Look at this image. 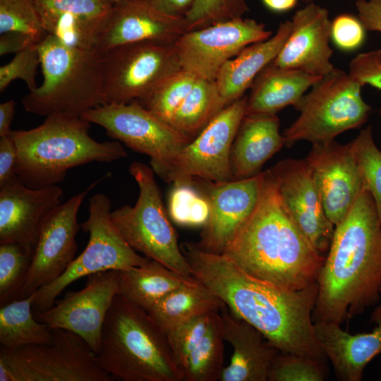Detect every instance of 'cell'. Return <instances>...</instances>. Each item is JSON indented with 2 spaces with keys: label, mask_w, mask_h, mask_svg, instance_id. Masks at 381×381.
<instances>
[{
  "label": "cell",
  "mask_w": 381,
  "mask_h": 381,
  "mask_svg": "<svg viewBox=\"0 0 381 381\" xmlns=\"http://www.w3.org/2000/svg\"><path fill=\"white\" fill-rule=\"evenodd\" d=\"M180 247L193 277L279 351L325 363L327 358L313 329L318 282L301 290L285 289L248 274L223 253L206 251L192 242Z\"/></svg>",
  "instance_id": "6da1fadb"
},
{
  "label": "cell",
  "mask_w": 381,
  "mask_h": 381,
  "mask_svg": "<svg viewBox=\"0 0 381 381\" xmlns=\"http://www.w3.org/2000/svg\"><path fill=\"white\" fill-rule=\"evenodd\" d=\"M317 282L313 322L341 325L380 301L381 220L368 191L361 190L335 226Z\"/></svg>",
  "instance_id": "7a4b0ae2"
},
{
  "label": "cell",
  "mask_w": 381,
  "mask_h": 381,
  "mask_svg": "<svg viewBox=\"0 0 381 381\" xmlns=\"http://www.w3.org/2000/svg\"><path fill=\"white\" fill-rule=\"evenodd\" d=\"M223 254L253 277L292 291L317 282L325 259L285 209L270 170L253 211Z\"/></svg>",
  "instance_id": "3957f363"
},
{
  "label": "cell",
  "mask_w": 381,
  "mask_h": 381,
  "mask_svg": "<svg viewBox=\"0 0 381 381\" xmlns=\"http://www.w3.org/2000/svg\"><path fill=\"white\" fill-rule=\"evenodd\" d=\"M90 123L81 116L52 114L36 128L12 130L10 135L18 151L17 176L26 186L40 188L63 181L71 168L127 156L119 141L99 143L91 138Z\"/></svg>",
  "instance_id": "277c9868"
},
{
  "label": "cell",
  "mask_w": 381,
  "mask_h": 381,
  "mask_svg": "<svg viewBox=\"0 0 381 381\" xmlns=\"http://www.w3.org/2000/svg\"><path fill=\"white\" fill-rule=\"evenodd\" d=\"M100 368L123 381H183L166 332L145 310L114 298L96 353Z\"/></svg>",
  "instance_id": "5b68a950"
},
{
  "label": "cell",
  "mask_w": 381,
  "mask_h": 381,
  "mask_svg": "<svg viewBox=\"0 0 381 381\" xmlns=\"http://www.w3.org/2000/svg\"><path fill=\"white\" fill-rule=\"evenodd\" d=\"M38 49L44 79L23 97L27 111L80 116L105 104L102 55L95 49L68 47L49 34L38 44Z\"/></svg>",
  "instance_id": "8992f818"
},
{
  "label": "cell",
  "mask_w": 381,
  "mask_h": 381,
  "mask_svg": "<svg viewBox=\"0 0 381 381\" xmlns=\"http://www.w3.org/2000/svg\"><path fill=\"white\" fill-rule=\"evenodd\" d=\"M362 87L349 73L336 68L320 78L294 106L300 114L284 131V145L291 147L301 140L328 143L363 124L371 107L362 97Z\"/></svg>",
  "instance_id": "52a82bcc"
},
{
  "label": "cell",
  "mask_w": 381,
  "mask_h": 381,
  "mask_svg": "<svg viewBox=\"0 0 381 381\" xmlns=\"http://www.w3.org/2000/svg\"><path fill=\"white\" fill-rule=\"evenodd\" d=\"M129 173L138 186V200L134 206L124 205L111 212L114 225L135 251L183 276L193 277L167 216L152 167L133 162Z\"/></svg>",
  "instance_id": "ba28073f"
},
{
  "label": "cell",
  "mask_w": 381,
  "mask_h": 381,
  "mask_svg": "<svg viewBox=\"0 0 381 381\" xmlns=\"http://www.w3.org/2000/svg\"><path fill=\"white\" fill-rule=\"evenodd\" d=\"M96 353L78 334L52 329L45 344L15 349L0 346V381H109Z\"/></svg>",
  "instance_id": "9c48e42d"
},
{
  "label": "cell",
  "mask_w": 381,
  "mask_h": 381,
  "mask_svg": "<svg viewBox=\"0 0 381 381\" xmlns=\"http://www.w3.org/2000/svg\"><path fill=\"white\" fill-rule=\"evenodd\" d=\"M111 202L102 193L89 200V216L80 224L89 233L85 250L75 258L56 279L35 292L34 313L51 308L56 298L73 282L108 270H124L140 266L150 258L137 253L125 241L111 219Z\"/></svg>",
  "instance_id": "30bf717a"
},
{
  "label": "cell",
  "mask_w": 381,
  "mask_h": 381,
  "mask_svg": "<svg viewBox=\"0 0 381 381\" xmlns=\"http://www.w3.org/2000/svg\"><path fill=\"white\" fill-rule=\"evenodd\" d=\"M246 102L243 96L227 105L169 163L153 171L173 184L232 181L231 150Z\"/></svg>",
  "instance_id": "8fae6325"
},
{
  "label": "cell",
  "mask_w": 381,
  "mask_h": 381,
  "mask_svg": "<svg viewBox=\"0 0 381 381\" xmlns=\"http://www.w3.org/2000/svg\"><path fill=\"white\" fill-rule=\"evenodd\" d=\"M102 57L105 104L140 102L181 69L174 44L130 43L111 49Z\"/></svg>",
  "instance_id": "7c38bea8"
},
{
  "label": "cell",
  "mask_w": 381,
  "mask_h": 381,
  "mask_svg": "<svg viewBox=\"0 0 381 381\" xmlns=\"http://www.w3.org/2000/svg\"><path fill=\"white\" fill-rule=\"evenodd\" d=\"M80 116L104 128L110 138L149 156L153 171L169 163L192 140L137 100L102 104Z\"/></svg>",
  "instance_id": "4fadbf2b"
},
{
  "label": "cell",
  "mask_w": 381,
  "mask_h": 381,
  "mask_svg": "<svg viewBox=\"0 0 381 381\" xmlns=\"http://www.w3.org/2000/svg\"><path fill=\"white\" fill-rule=\"evenodd\" d=\"M271 36L264 23L242 18L187 31L174 45L182 69L200 78L215 80L228 61L247 46Z\"/></svg>",
  "instance_id": "5bb4252c"
},
{
  "label": "cell",
  "mask_w": 381,
  "mask_h": 381,
  "mask_svg": "<svg viewBox=\"0 0 381 381\" xmlns=\"http://www.w3.org/2000/svg\"><path fill=\"white\" fill-rule=\"evenodd\" d=\"M109 175L61 203L47 215L34 250L21 298L56 279L75 259L78 249L75 236L80 227L78 222L79 208L87 194Z\"/></svg>",
  "instance_id": "9a60e30c"
},
{
  "label": "cell",
  "mask_w": 381,
  "mask_h": 381,
  "mask_svg": "<svg viewBox=\"0 0 381 381\" xmlns=\"http://www.w3.org/2000/svg\"><path fill=\"white\" fill-rule=\"evenodd\" d=\"M118 294L119 272H98L87 277L83 289L67 292L51 308L35 313V316L50 329L78 334L97 353L106 316Z\"/></svg>",
  "instance_id": "2e32d148"
},
{
  "label": "cell",
  "mask_w": 381,
  "mask_h": 381,
  "mask_svg": "<svg viewBox=\"0 0 381 381\" xmlns=\"http://www.w3.org/2000/svg\"><path fill=\"white\" fill-rule=\"evenodd\" d=\"M270 171L285 209L312 246L323 255L328 251L335 226L326 215L307 161L284 159Z\"/></svg>",
  "instance_id": "e0dca14e"
},
{
  "label": "cell",
  "mask_w": 381,
  "mask_h": 381,
  "mask_svg": "<svg viewBox=\"0 0 381 381\" xmlns=\"http://www.w3.org/2000/svg\"><path fill=\"white\" fill-rule=\"evenodd\" d=\"M264 176L265 171L246 179L206 184L210 214L197 243L199 247L210 253H224L253 211Z\"/></svg>",
  "instance_id": "ac0fdd59"
},
{
  "label": "cell",
  "mask_w": 381,
  "mask_h": 381,
  "mask_svg": "<svg viewBox=\"0 0 381 381\" xmlns=\"http://www.w3.org/2000/svg\"><path fill=\"white\" fill-rule=\"evenodd\" d=\"M326 215L335 226L346 216L363 189L350 143L334 140L313 144L306 158Z\"/></svg>",
  "instance_id": "d6986e66"
},
{
  "label": "cell",
  "mask_w": 381,
  "mask_h": 381,
  "mask_svg": "<svg viewBox=\"0 0 381 381\" xmlns=\"http://www.w3.org/2000/svg\"><path fill=\"white\" fill-rule=\"evenodd\" d=\"M186 32L183 17L162 13L144 0H126L114 4L95 50L102 55L134 42L174 44Z\"/></svg>",
  "instance_id": "ffe728a7"
},
{
  "label": "cell",
  "mask_w": 381,
  "mask_h": 381,
  "mask_svg": "<svg viewBox=\"0 0 381 381\" xmlns=\"http://www.w3.org/2000/svg\"><path fill=\"white\" fill-rule=\"evenodd\" d=\"M62 199L59 186L31 188L18 176L0 186V243H18L34 251L46 217Z\"/></svg>",
  "instance_id": "44dd1931"
},
{
  "label": "cell",
  "mask_w": 381,
  "mask_h": 381,
  "mask_svg": "<svg viewBox=\"0 0 381 381\" xmlns=\"http://www.w3.org/2000/svg\"><path fill=\"white\" fill-rule=\"evenodd\" d=\"M291 32L272 67L297 69L322 77L334 68L329 46L331 23L327 8L313 2L296 11L291 18Z\"/></svg>",
  "instance_id": "7402d4cb"
},
{
  "label": "cell",
  "mask_w": 381,
  "mask_h": 381,
  "mask_svg": "<svg viewBox=\"0 0 381 381\" xmlns=\"http://www.w3.org/2000/svg\"><path fill=\"white\" fill-rule=\"evenodd\" d=\"M46 32L64 44L95 49L114 3L105 0H34Z\"/></svg>",
  "instance_id": "603a6c76"
},
{
  "label": "cell",
  "mask_w": 381,
  "mask_h": 381,
  "mask_svg": "<svg viewBox=\"0 0 381 381\" xmlns=\"http://www.w3.org/2000/svg\"><path fill=\"white\" fill-rule=\"evenodd\" d=\"M371 321L375 324L372 332L356 334L344 331L336 322H314L316 339L339 380H362L366 365L381 354V304L372 313Z\"/></svg>",
  "instance_id": "cb8c5ba5"
},
{
  "label": "cell",
  "mask_w": 381,
  "mask_h": 381,
  "mask_svg": "<svg viewBox=\"0 0 381 381\" xmlns=\"http://www.w3.org/2000/svg\"><path fill=\"white\" fill-rule=\"evenodd\" d=\"M224 341L233 348L229 364L220 381H267L277 355L280 352L255 327L235 315L225 306L219 312Z\"/></svg>",
  "instance_id": "d4e9b609"
},
{
  "label": "cell",
  "mask_w": 381,
  "mask_h": 381,
  "mask_svg": "<svg viewBox=\"0 0 381 381\" xmlns=\"http://www.w3.org/2000/svg\"><path fill=\"white\" fill-rule=\"evenodd\" d=\"M277 114H245L231 146L233 180L253 176L284 144Z\"/></svg>",
  "instance_id": "484cf974"
},
{
  "label": "cell",
  "mask_w": 381,
  "mask_h": 381,
  "mask_svg": "<svg viewBox=\"0 0 381 381\" xmlns=\"http://www.w3.org/2000/svg\"><path fill=\"white\" fill-rule=\"evenodd\" d=\"M291 26V20L280 23L273 36L247 46L222 67L215 82L226 106L243 97L259 73L277 56Z\"/></svg>",
  "instance_id": "4316f807"
},
{
  "label": "cell",
  "mask_w": 381,
  "mask_h": 381,
  "mask_svg": "<svg viewBox=\"0 0 381 381\" xmlns=\"http://www.w3.org/2000/svg\"><path fill=\"white\" fill-rule=\"evenodd\" d=\"M320 78L297 69L267 65L257 75L247 97L245 114H277L294 106Z\"/></svg>",
  "instance_id": "83f0119b"
},
{
  "label": "cell",
  "mask_w": 381,
  "mask_h": 381,
  "mask_svg": "<svg viewBox=\"0 0 381 381\" xmlns=\"http://www.w3.org/2000/svg\"><path fill=\"white\" fill-rule=\"evenodd\" d=\"M225 306L217 295L193 277L169 292L147 312L167 334L197 316L219 313Z\"/></svg>",
  "instance_id": "f1b7e54d"
},
{
  "label": "cell",
  "mask_w": 381,
  "mask_h": 381,
  "mask_svg": "<svg viewBox=\"0 0 381 381\" xmlns=\"http://www.w3.org/2000/svg\"><path fill=\"white\" fill-rule=\"evenodd\" d=\"M119 272V294L148 311L173 289L192 279L150 259L140 266Z\"/></svg>",
  "instance_id": "f546056e"
},
{
  "label": "cell",
  "mask_w": 381,
  "mask_h": 381,
  "mask_svg": "<svg viewBox=\"0 0 381 381\" xmlns=\"http://www.w3.org/2000/svg\"><path fill=\"white\" fill-rule=\"evenodd\" d=\"M34 294L13 301L0 308V345L6 349L48 343L52 329L32 314Z\"/></svg>",
  "instance_id": "4dcf8cb0"
},
{
  "label": "cell",
  "mask_w": 381,
  "mask_h": 381,
  "mask_svg": "<svg viewBox=\"0 0 381 381\" xmlns=\"http://www.w3.org/2000/svg\"><path fill=\"white\" fill-rule=\"evenodd\" d=\"M226 107L215 80L199 78L170 125L193 140Z\"/></svg>",
  "instance_id": "1f68e13d"
},
{
  "label": "cell",
  "mask_w": 381,
  "mask_h": 381,
  "mask_svg": "<svg viewBox=\"0 0 381 381\" xmlns=\"http://www.w3.org/2000/svg\"><path fill=\"white\" fill-rule=\"evenodd\" d=\"M224 341L222 317L217 313L182 367L183 381L219 380L224 368Z\"/></svg>",
  "instance_id": "d6a6232c"
},
{
  "label": "cell",
  "mask_w": 381,
  "mask_h": 381,
  "mask_svg": "<svg viewBox=\"0 0 381 381\" xmlns=\"http://www.w3.org/2000/svg\"><path fill=\"white\" fill-rule=\"evenodd\" d=\"M34 251L13 242L0 243V305L21 298Z\"/></svg>",
  "instance_id": "836d02e7"
},
{
  "label": "cell",
  "mask_w": 381,
  "mask_h": 381,
  "mask_svg": "<svg viewBox=\"0 0 381 381\" xmlns=\"http://www.w3.org/2000/svg\"><path fill=\"white\" fill-rule=\"evenodd\" d=\"M198 78L194 73L181 68L165 78L143 101L139 102L170 125L175 112Z\"/></svg>",
  "instance_id": "e575fe53"
},
{
  "label": "cell",
  "mask_w": 381,
  "mask_h": 381,
  "mask_svg": "<svg viewBox=\"0 0 381 381\" xmlns=\"http://www.w3.org/2000/svg\"><path fill=\"white\" fill-rule=\"evenodd\" d=\"M350 145L363 189L372 195L381 220V151L374 142L371 126L361 130Z\"/></svg>",
  "instance_id": "d590c367"
},
{
  "label": "cell",
  "mask_w": 381,
  "mask_h": 381,
  "mask_svg": "<svg viewBox=\"0 0 381 381\" xmlns=\"http://www.w3.org/2000/svg\"><path fill=\"white\" fill-rule=\"evenodd\" d=\"M191 183H176L169 193L168 212L171 219L182 226H204L210 214V205Z\"/></svg>",
  "instance_id": "8d00e7d4"
},
{
  "label": "cell",
  "mask_w": 381,
  "mask_h": 381,
  "mask_svg": "<svg viewBox=\"0 0 381 381\" xmlns=\"http://www.w3.org/2000/svg\"><path fill=\"white\" fill-rule=\"evenodd\" d=\"M9 31L27 34L37 44L47 37L34 0H0V33Z\"/></svg>",
  "instance_id": "74e56055"
},
{
  "label": "cell",
  "mask_w": 381,
  "mask_h": 381,
  "mask_svg": "<svg viewBox=\"0 0 381 381\" xmlns=\"http://www.w3.org/2000/svg\"><path fill=\"white\" fill-rule=\"evenodd\" d=\"M246 0H194L184 16L186 32L243 18Z\"/></svg>",
  "instance_id": "f35d334b"
},
{
  "label": "cell",
  "mask_w": 381,
  "mask_h": 381,
  "mask_svg": "<svg viewBox=\"0 0 381 381\" xmlns=\"http://www.w3.org/2000/svg\"><path fill=\"white\" fill-rule=\"evenodd\" d=\"M324 363L307 357L279 352L272 365L269 381H322Z\"/></svg>",
  "instance_id": "ab89813d"
},
{
  "label": "cell",
  "mask_w": 381,
  "mask_h": 381,
  "mask_svg": "<svg viewBox=\"0 0 381 381\" xmlns=\"http://www.w3.org/2000/svg\"><path fill=\"white\" fill-rule=\"evenodd\" d=\"M216 313L217 312H211L197 316L167 333L173 356L181 372L188 355L207 332Z\"/></svg>",
  "instance_id": "60d3db41"
},
{
  "label": "cell",
  "mask_w": 381,
  "mask_h": 381,
  "mask_svg": "<svg viewBox=\"0 0 381 381\" xmlns=\"http://www.w3.org/2000/svg\"><path fill=\"white\" fill-rule=\"evenodd\" d=\"M41 65L38 44L34 43L16 54L13 59L0 68V92L16 79L23 80L30 91L37 88L36 74Z\"/></svg>",
  "instance_id": "b9f144b4"
},
{
  "label": "cell",
  "mask_w": 381,
  "mask_h": 381,
  "mask_svg": "<svg viewBox=\"0 0 381 381\" xmlns=\"http://www.w3.org/2000/svg\"><path fill=\"white\" fill-rule=\"evenodd\" d=\"M365 31L359 18L351 14L339 15L331 23V39L343 51L358 49L364 41Z\"/></svg>",
  "instance_id": "7bdbcfd3"
},
{
  "label": "cell",
  "mask_w": 381,
  "mask_h": 381,
  "mask_svg": "<svg viewBox=\"0 0 381 381\" xmlns=\"http://www.w3.org/2000/svg\"><path fill=\"white\" fill-rule=\"evenodd\" d=\"M349 75L362 87L381 90V49L356 56L349 64Z\"/></svg>",
  "instance_id": "ee69618b"
},
{
  "label": "cell",
  "mask_w": 381,
  "mask_h": 381,
  "mask_svg": "<svg viewBox=\"0 0 381 381\" xmlns=\"http://www.w3.org/2000/svg\"><path fill=\"white\" fill-rule=\"evenodd\" d=\"M17 158V147L13 138L11 135L0 138V186L17 176L15 173Z\"/></svg>",
  "instance_id": "f6af8a7d"
},
{
  "label": "cell",
  "mask_w": 381,
  "mask_h": 381,
  "mask_svg": "<svg viewBox=\"0 0 381 381\" xmlns=\"http://www.w3.org/2000/svg\"><path fill=\"white\" fill-rule=\"evenodd\" d=\"M356 7L365 30L381 32V0H357Z\"/></svg>",
  "instance_id": "bcb514c9"
},
{
  "label": "cell",
  "mask_w": 381,
  "mask_h": 381,
  "mask_svg": "<svg viewBox=\"0 0 381 381\" xmlns=\"http://www.w3.org/2000/svg\"><path fill=\"white\" fill-rule=\"evenodd\" d=\"M34 43L36 42L27 34L17 31L4 32L0 37V55L16 54Z\"/></svg>",
  "instance_id": "7dc6e473"
},
{
  "label": "cell",
  "mask_w": 381,
  "mask_h": 381,
  "mask_svg": "<svg viewBox=\"0 0 381 381\" xmlns=\"http://www.w3.org/2000/svg\"><path fill=\"white\" fill-rule=\"evenodd\" d=\"M158 11L174 16L183 17L194 0H144Z\"/></svg>",
  "instance_id": "c3c4849f"
},
{
  "label": "cell",
  "mask_w": 381,
  "mask_h": 381,
  "mask_svg": "<svg viewBox=\"0 0 381 381\" xmlns=\"http://www.w3.org/2000/svg\"><path fill=\"white\" fill-rule=\"evenodd\" d=\"M16 103L11 99L0 104V138L10 135Z\"/></svg>",
  "instance_id": "681fc988"
},
{
  "label": "cell",
  "mask_w": 381,
  "mask_h": 381,
  "mask_svg": "<svg viewBox=\"0 0 381 381\" xmlns=\"http://www.w3.org/2000/svg\"><path fill=\"white\" fill-rule=\"evenodd\" d=\"M262 2L273 11L283 12L295 7L298 0H262Z\"/></svg>",
  "instance_id": "f907efd6"
},
{
  "label": "cell",
  "mask_w": 381,
  "mask_h": 381,
  "mask_svg": "<svg viewBox=\"0 0 381 381\" xmlns=\"http://www.w3.org/2000/svg\"><path fill=\"white\" fill-rule=\"evenodd\" d=\"M105 1H111L114 4H116V3H119V2H121V1H126V0H105Z\"/></svg>",
  "instance_id": "816d5d0a"
},
{
  "label": "cell",
  "mask_w": 381,
  "mask_h": 381,
  "mask_svg": "<svg viewBox=\"0 0 381 381\" xmlns=\"http://www.w3.org/2000/svg\"><path fill=\"white\" fill-rule=\"evenodd\" d=\"M301 1H303L305 3L310 4V3L313 2L314 0H301Z\"/></svg>",
  "instance_id": "f5cc1de1"
},
{
  "label": "cell",
  "mask_w": 381,
  "mask_h": 381,
  "mask_svg": "<svg viewBox=\"0 0 381 381\" xmlns=\"http://www.w3.org/2000/svg\"><path fill=\"white\" fill-rule=\"evenodd\" d=\"M380 293H381V286H380Z\"/></svg>",
  "instance_id": "db71d44e"
}]
</instances>
